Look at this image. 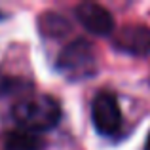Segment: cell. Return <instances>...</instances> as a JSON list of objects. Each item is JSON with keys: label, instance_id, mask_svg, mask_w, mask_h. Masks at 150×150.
<instances>
[{"label": "cell", "instance_id": "9c48e42d", "mask_svg": "<svg viewBox=\"0 0 150 150\" xmlns=\"http://www.w3.org/2000/svg\"><path fill=\"white\" fill-rule=\"evenodd\" d=\"M144 150H150V135H148V139H146V144H144Z\"/></svg>", "mask_w": 150, "mask_h": 150}, {"label": "cell", "instance_id": "8992f818", "mask_svg": "<svg viewBox=\"0 0 150 150\" xmlns=\"http://www.w3.org/2000/svg\"><path fill=\"white\" fill-rule=\"evenodd\" d=\"M4 150H44V139L25 129H13L6 133Z\"/></svg>", "mask_w": 150, "mask_h": 150}, {"label": "cell", "instance_id": "277c9868", "mask_svg": "<svg viewBox=\"0 0 150 150\" xmlns=\"http://www.w3.org/2000/svg\"><path fill=\"white\" fill-rule=\"evenodd\" d=\"M114 48L135 57L150 55V27L125 25L114 36Z\"/></svg>", "mask_w": 150, "mask_h": 150}, {"label": "cell", "instance_id": "3957f363", "mask_svg": "<svg viewBox=\"0 0 150 150\" xmlns=\"http://www.w3.org/2000/svg\"><path fill=\"white\" fill-rule=\"evenodd\" d=\"M91 120L95 129L105 137H114L122 129V110L116 97L112 93L103 91L93 99L91 105Z\"/></svg>", "mask_w": 150, "mask_h": 150}, {"label": "cell", "instance_id": "5b68a950", "mask_svg": "<svg viewBox=\"0 0 150 150\" xmlns=\"http://www.w3.org/2000/svg\"><path fill=\"white\" fill-rule=\"evenodd\" d=\"M76 17L91 34L106 36L114 30V19L108 10H105L99 4L84 2L76 8Z\"/></svg>", "mask_w": 150, "mask_h": 150}, {"label": "cell", "instance_id": "6da1fadb", "mask_svg": "<svg viewBox=\"0 0 150 150\" xmlns=\"http://www.w3.org/2000/svg\"><path fill=\"white\" fill-rule=\"evenodd\" d=\"M13 120L25 131L38 133L55 127L61 118L59 101L51 95H30L13 106Z\"/></svg>", "mask_w": 150, "mask_h": 150}, {"label": "cell", "instance_id": "7a4b0ae2", "mask_svg": "<svg viewBox=\"0 0 150 150\" xmlns=\"http://www.w3.org/2000/svg\"><path fill=\"white\" fill-rule=\"evenodd\" d=\"M57 69L69 80H86L97 72V55L88 40H74L59 53Z\"/></svg>", "mask_w": 150, "mask_h": 150}, {"label": "cell", "instance_id": "ba28073f", "mask_svg": "<svg viewBox=\"0 0 150 150\" xmlns=\"http://www.w3.org/2000/svg\"><path fill=\"white\" fill-rule=\"evenodd\" d=\"M27 84L15 80V78L8 76V74H0V95H10V93H17L25 89Z\"/></svg>", "mask_w": 150, "mask_h": 150}, {"label": "cell", "instance_id": "52a82bcc", "mask_svg": "<svg viewBox=\"0 0 150 150\" xmlns=\"http://www.w3.org/2000/svg\"><path fill=\"white\" fill-rule=\"evenodd\" d=\"M42 23H46V25H42L44 33L51 34V36H59V34L65 33V29H69V25H67L65 19L59 17V15H55V13H44Z\"/></svg>", "mask_w": 150, "mask_h": 150}]
</instances>
